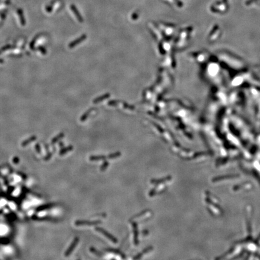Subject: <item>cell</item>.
Returning a JSON list of instances; mask_svg holds the SVG:
<instances>
[{"label":"cell","mask_w":260,"mask_h":260,"mask_svg":"<svg viewBox=\"0 0 260 260\" xmlns=\"http://www.w3.org/2000/svg\"><path fill=\"white\" fill-rule=\"evenodd\" d=\"M78 243H79V238H78V237H75V238L73 239V241L71 243V244L69 246V248H68V249L66 250L65 253V256L66 257H69V256H70V255L73 252L75 248H76V246L78 245Z\"/></svg>","instance_id":"obj_1"},{"label":"cell","mask_w":260,"mask_h":260,"mask_svg":"<svg viewBox=\"0 0 260 260\" xmlns=\"http://www.w3.org/2000/svg\"><path fill=\"white\" fill-rule=\"evenodd\" d=\"M101 222L99 220H95V221H89L86 220H76L75 222V225L77 226L81 225H95L100 224Z\"/></svg>","instance_id":"obj_2"},{"label":"cell","mask_w":260,"mask_h":260,"mask_svg":"<svg viewBox=\"0 0 260 260\" xmlns=\"http://www.w3.org/2000/svg\"><path fill=\"white\" fill-rule=\"evenodd\" d=\"M86 35H83V36H80L79 38H78V39H75V40L72 41V42H71L70 44L69 45V48H73L74 47L77 46V45L79 44L80 43H81V42L83 41V40H84L85 39H86Z\"/></svg>","instance_id":"obj_3"},{"label":"cell","mask_w":260,"mask_h":260,"mask_svg":"<svg viewBox=\"0 0 260 260\" xmlns=\"http://www.w3.org/2000/svg\"><path fill=\"white\" fill-rule=\"evenodd\" d=\"M96 230L97 231H98V232H101V233H102V234L104 235L106 237H107V238L110 239V240H111V241H115V239L113 238V237H112V236H111V235L110 234L108 233V232H107L106 230H104V229H102V228H99V227H97V228H96Z\"/></svg>","instance_id":"obj_4"},{"label":"cell","mask_w":260,"mask_h":260,"mask_svg":"<svg viewBox=\"0 0 260 260\" xmlns=\"http://www.w3.org/2000/svg\"><path fill=\"white\" fill-rule=\"evenodd\" d=\"M36 139H37L36 136H31V137H30V138H28V139H26L25 140H24V141L22 142V143H21V146H22V147L27 146V145H28L29 144L31 143V142H33L35 141V140H36Z\"/></svg>","instance_id":"obj_5"},{"label":"cell","mask_w":260,"mask_h":260,"mask_svg":"<svg viewBox=\"0 0 260 260\" xmlns=\"http://www.w3.org/2000/svg\"><path fill=\"white\" fill-rule=\"evenodd\" d=\"M52 206H54L53 203H47V204L42 205L37 207L36 209V211L37 212H40V211H43V210H45L47 209H48V208H50Z\"/></svg>","instance_id":"obj_6"},{"label":"cell","mask_w":260,"mask_h":260,"mask_svg":"<svg viewBox=\"0 0 260 260\" xmlns=\"http://www.w3.org/2000/svg\"><path fill=\"white\" fill-rule=\"evenodd\" d=\"M73 146H69L63 148V149H61V150H60V152H59V155H60V156L64 155H65L66 154L68 153V152L71 151L73 150Z\"/></svg>","instance_id":"obj_7"},{"label":"cell","mask_w":260,"mask_h":260,"mask_svg":"<svg viewBox=\"0 0 260 260\" xmlns=\"http://www.w3.org/2000/svg\"><path fill=\"white\" fill-rule=\"evenodd\" d=\"M64 136H65V135H64V133H63V132H61V133H60L59 134H58L57 136H56V137H54L53 139H52V140H51V143L52 144H54L56 143H57L59 140H60V139H62L63 137H64Z\"/></svg>","instance_id":"obj_8"},{"label":"cell","mask_w":260,"mask_h":260,"mask_svg":"<svg viewBox=\"0 0 260 260\" xmlns=\"http://www.w3.org/2000/svg\"><path fill=\"white\" fill-rule=\"evenodd\" d=\"M106 158V157L104 155H92L89 157L90 161H99V160H104Z\"/></svg>","instance_id":"obj_9"},{"label":"cell","mask_w":260,"mask_h":260,"mask_svg":"<svg viewBox=\"0 0 260 260\" xmlns=\"http://www.w3.org/2000/svg\"><path fill=\"white\" fill-rule=\"evenodd\" d=\"M108 163L107 161H105L103 165H102V166H101V171H104V170H106V168L107 167V166H108Z\"/></svg>","instance_id":"obj_10"},{"label":"cell","mask_w":260,"mask_h":260,"mask_svg":"<svg viewBox=\"0 0 260 260\" xmlns=\"http://www.w3.org/2000/svg\"><path fill=\"white\" fill-rule=\"evenodd\" d=\"M10 47H11V46H10V45H6V46H5V47H2V49H0V54H1V52H3V51H6V50H7V49H9V48H10Z\"/></svg>","instance_id":"obj_11"},{"label":"cell","mask_w":260,"mask_h":260,"mask_svg":"<svg viewBox=\"0 0 260 260\" xmlns=\"http://www.w3.org/2000/svg\"><path fill=\"white\" fill-rule=\"evenodd\" d=\"M51 157H52V153H51V152H48V154H47V155L45 156V157L44 158V160L45 161H48V160H50Z\"/></svg>","instance_id":"obj_12"},{"label":"cell","mask_w":260,"mask_h":260,"mask_svg":"<svg viewBox=\"0 0 260 260\" xmlns=\"http://www.w3.org/2000/svg\"><path fill=\"white\" fill-rule=\"evenodd\" d=\"M35 148H36V150L37 153H40V152H41V149H40V146L39 143H37L36 145H35Z\"/></svg>","instance_id":"obj_13"},{"label":"cell","mask_w":260,"mask_h":260,"mask_svg":"<svg viewBox=\"0 0 260 260\" xmlns=\"http://www.w3.org/2000/svg\"><path fill=\"white\" fill-rule=\"evenodd\" d=\"M19 161H20L19 158L17 157H14L13 159V162L14 164H16V165H17V164L19 162Z\"/></svg>","instance_id":"obj_14"},{"label":"cell","mask_w":260,"mask_h":260,"mask_svg":"<svg viewBox=\"0 0 260 260\" xmlns=\"http://www.w3.org/2000/svg\"><path fill=\"white\" fill-rule=\"evenodd\" d=\"M14 189V187H11L10 189H8V193H11L13 191Z\"/></svg>","instance_id":"obj_15"},{"label":"cell","mask_w":260,"mask_h":260,"mask_svg":"<svg viewBox=\"0 0 260 260\" xmlns=\"http://www.w3.org/2000/svg\"><path fill=\"white\" fill-rule=\"evenodd\" d=\"M3 63V60L0 59V63Z\"/></svg>","instance_id":"obj_16"}]
</instances>
